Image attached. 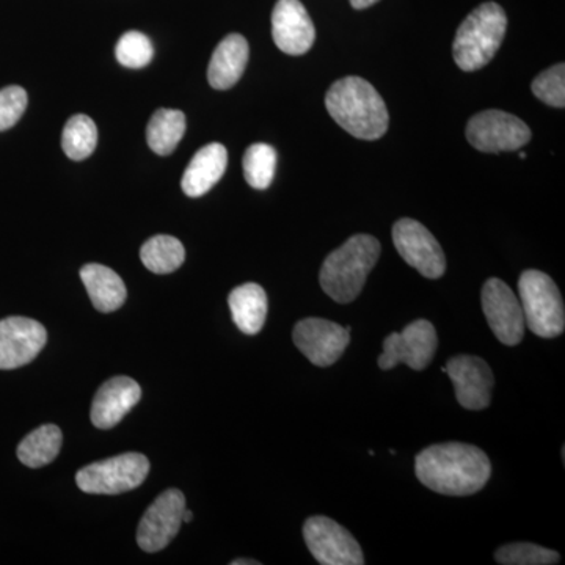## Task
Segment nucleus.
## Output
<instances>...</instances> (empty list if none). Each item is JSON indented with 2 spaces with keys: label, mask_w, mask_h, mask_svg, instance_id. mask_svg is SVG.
Segmentation results:
<instances>
[{
  "label": "nucleus",
  "mask_w": 565,
  "mask_h": 565,
  "mask_svg": "<svg viewBox=\"0 0 565 565\" xmlns=\"http://www.w3.org/2000/svg\"><path fill=\"white\" fill-rule=\"evenodd\" d=\"M230 310L237 329L245 334L262 332L267 318V294L256 282H245L228 296Z\"/></svg>",
  "instance_id": "nucleus-21"
},
{
  "label": "nucleus",
  "mask_w": 565,
  "mask_h": 565,
  "mask_svg": "<svg viewBox=\"0 0 565 565\" xmlns=\"http://www.w3.org/2000/svg\"><path fill=\"white\" fill-rule=\"evenodd\" d=\"M46 329L33 319L13 318L0 321V370H17L33 362L46 345Z\"/></svg>",
  "instance_id": "nucleus-15"
},
{
  "label": "nucleus",
  "mask_w": 565,
  "mask_h": 565,
  "mask_svg": "<svg viewBox=\"0 0 565 565\" xmlns=\"http://www.w3.org/2000/svg\"><path fill=\"white\" fill-rule=\"evenodd\" d=\"M262 563H259V561H255V559H236V561H233L232 565H259Z\"/></svg>",
  "instance_id": "nucleus-32"
},
{
  "label": "nucleus",
  "mask_w": 565,
  "mask_h": 565,
  "mask_svg": "<svg viewBox=\"0 0 565 565\" xmlns=\"http://www.w3.org/2000/svg\"><path fill=\"white\" fill-rule=\"evenodd\" d=\"M273 36L278 50L303 55L313 47L316 29L300 0H278L273 13Z\"/></svg>",
  "instance_id": "nucleus-16"
},
{
  "label": "nucleus",
  "mask_w": 565,
  "mask_h": 565,
  "mask_svg": "<svg viewBox=\"0 0 565 565\" xmlns=\"http://www.w3.org/2000/svg\"><path fill=\"white\" fill-rule=\"evenodd\" d=\"M140 259L151 273L172 274L184 263V245L177 237L159 234L141 245Z\"/></svg>",
  "instance_id": "nucleus-24"
},
{
  "label": "nucleus",
  "mask_w": 565,
  "mask_h": 565,
  "mask_svg": "<svg viewBox=\"0 0 565 565\" xmlns=\"http://www.w3.org/2000/svg\"><path fill=\"white\" fill-rule=\"evenodd\" d=\"M228 166V151L221 143H210L193 156L191 163L182 174V192L192 199H199L211 191L225 174Z\"/></svg>",
  "instance_id": "nucleus-18"
},
{
  "label": "nucleus",
  "mask_w": 565,
  "mask_h": 565,
  "mask_svg": "<svg viewBox=\"0 0 565 565\" xmlns=\"http://www.w3.org/2000/svg\"><path fill=\"white\" fill-rule=\"evenodd\" d=\"M381 243L370 234H355L345 241L322 264L319 282L323 292L334 302H353L381 258Z\"/></svg>",
  "instance_id": "nucleus-3"
},
{
  "label": "nucleus",
  "mask_w": 565,
  "mask_h": 565,
  "mask_svg": "<svg viewBox=\"0 0 565 565\" xmlns=\"http://www.w3.org/2000/svg\"><path fill=\"white\" fill-rule=\"evenodd\" d=\"M481 302L494 337L504 345L522 343L525 315L514 291L500 278H490L482 288Z\"/></svg>",
  "instance_id": "nucleus-11"
},
{
  "label": "nucleus",
  "mask_w": 565,
  "mask_h": 565,
  "mask_svg": "<svg viewBox=\"0 0 565 565\" xmlns=\"http://www.w3.org/2000/svg\"><path fill=\"white\" fill-rule=\"evenodd\" d=\"M351 327L321 318L302 319L294 327L292 340L316 366H332L351 343Z\"/></svg>",
  "instance_id": "nucleus-12"
},
{
  "label": "nucleus",
  "mask_w": 565,
  "mask_h": 565,
  "mask_svg": "<svg viewBox=\"0 0 565 565\" xmlns=\"http://www.w3.org/2000/svg\"><path fill=\"white\" fill-rule=\"evenodd\" d=\"M81 278L96 310L111 313L120 310L128 291L120 275L103 264H87L82 267Z\"/></svg>",
  "instance_id": "nucleus-20"
},
{
  "label": "nucleus",
  "mask_w": 565,
  "mask_h": 565,
  "mask_svg": "<svg viewBox=\"0 0 565 565\" xmlns=\"http://www.w3.org/2000/svg\"><path fill=\"white\" fill-rule=\"evenodd\" d=\"M520 305L527 329L541 338H556L565 329L563 296L552 277L541 270H526L519 280Z\"/></svg>",
  "instance_id": "nucleus-5"
},
{
  "label": "nucleus",
  "mask_w": 565,
  "mask_h": 565,
  "mask_svg": "<svg viewBox=\"0 0 565 565\" xmlns=\"http://www.w3.org/2000/svg\"><path fill=\"white\" fill-rule=\"evenodd\" d=\"M248 62V43L239 33L225 36L215 47L207 81L215 90H228L243 77Z\"/></svg>",
  "instance_id": "nucleus-19"
},
{
  "label": "nucleus",
  "mask_w": 565,
  "mask_h": 565,
  "mask_svg": "<svg viewBox=\"0 0 565 565\" xmlns=\"http://www.w3.org/2000/svg\"><path fill=\"white\" fill-rule=\"evenodd\" d=\"M508 18L498 3L486 2L468 14L452 44L457 66L463 71L484 68L503 43Z\"/></svg>",
  "instance_id": "nucleus-4"
},
{
  "label": "nucleus",
  "mask_w": 565,
  "mask_h": 565,
  "mask_svg": "<svg viewBox=\"0 0 565 565\" xmlns=\"http://www.w3.org/2000/svg\"><path fill=\"white\" fill-rule=\"evenodd\" d=\"M278 156L274 147L267 143H255L244 154L245 181L253 189L264 191L273 184L277 170Z\"/></svg>",
  "instance_id": "nucleus-26"
},
{
  "label": "nucleus",
  "mask_w": 565,
  "mask_h": 565,
  "mask_svg": "<svg viewBox=\"0 0 565 565\" xmlns=\"http://www.w3.org/2000/svg\"><path fill=\"white\" fill-rule=\"evenodd\" d=\"M28 93L18 85L0 90V132L13 128L28 109Z\"/></svg>",
  "instance_id": "nucleus-30"
},
{
  "label": "nucleus",
  "mask_w": 565,
  "mask_h": 565,
  "mask_svg": "<svg viewBox=\"0 0 565 565\" xmlns=\"http://www.w3.org/2000/svg\"><path fill=\"white\" fill-rule=\"evenodd\" d=\"M379 0H351V6L355 10H364L370 9V7L375 6Z\"/></svg>",
  "instance_id": "nucleus-31"
},
{
  "label": "nucleus",
  "mask_w": 565,
  "mask_h": 565,
  "mask_svg": "<svg viewBox=\"0 0 565 565\" xmlns=\"http://www.w3.org/2000/svg\"><path fill=\"white\" fill-rule=\"evenodd\" d=\"M393 243L404 262L418 270L423 277L437 280L445 274L444 248L422 223L414 218H401L394 223Z\"/></svg>",
  "instance_id": "nucleus-10"
},
{
  "label": "nucleus",
  "mask_w": 565,
  "mask_h": 565,
  "mask_svg": "<svg viewBox=\"0 0 565 565\" xmlns=\"http://www.w3.org/2000/svg\"><path fill=\"white\" fill-rule=\"evenodd\" d=\"M98 143V129L87 115H74L66 121L62 134V148L73 161L90 158Z\"/></svg>",
  "instance_id": "nucleus-25"
},
{
  "label": "nucleus",
  "mask_w": 565,
  "mask_h": 565,
  "mask_svg": "<svg viewBox=\"0 0 565 565\" xmlns=\"http://www.w3.org/2000/svg\"><path fill=\"white\" fill-rule=\"evenodd\" d=\"M437 345L438 338L433 323L418 319L408 323L403 332H394L385 338L379 367L388 371L404 363L414 371L426 370L433 362Z\"/></svg>",
  "instance_id": "nucleus-9"
},
{
  "label": "nucleus",
  "mask_w": 565,
  "mask_h": 565,
  "mask_svg": "<svg viewBox=\"0 0 565 565\" xmlns=\"http://www.w3.org/2000/svg\"><path fill=\"white\" fill-rule=\"evenodd\" d=\"M192 519H193L192 512L188 511V509H184V512H182V522L191 523Z\"/></svg>",
  "instance_id": "nucleus-33"
},
{
  "label": "nucleus",
  "mask_w": 565,
  "mask_h": 565,
  "mask_svg": "<svg viewBox=\"0 0 565 565\" xmlns=\"http://www.w3.org/2000/svg\"><path fill=\"white\" fill-rule=\"evenodd\" d=\"M115 55H117V61L126 68L139 70L150 65L152 57H154V47H152L151 40L145 33L131 31L126 32L118 40Z\"/></svg>",
  "instance_id": "nucleus-28"
},
{
  "label": "nucleus",
  "mask_w": 565,
  "mask_h": 565,
  "mask_svg": "<svg viewBox=\"0 0 565 565\" xmlns=\"http://www.w3.org/2000/svg\"><path fill=\"white\" fill-rule=\"evenodd\" d=\"M185 498L178 489L159 494L141 516L137 527V544L147 553L161 552L180 533Z\"/></svg>",
  "instance_id": "nucleus-13"
},
{
  "label": "nucleus",
  "mask_w": 565,
  "mask_h": 565,
  "mask_svg": "<svg viewBox=\"0 0 565 565\" xmlns=\"http://www.w3.org/2000/svg\"><path fill=\"white\" fill-rule=\"evenodd\" d=\"M303 539L311 555L322 565H363L362 546L340 523L316 515L305 522Z\"/></svg>",
  "instance_id": "nucleus-7"
},
{
  "label": "nucleus",
  "mask_w": 565,
  "mask_h": 565,
  "mask_svg": "<svg viewBox=\"0 0 565 565\" xmlns=\"http://www.w3.org/2000/svg\"><path fill=\"white\" fill-rule=\"evenodd\" d=\"M467 139L482 152L516 151L531 140V129L508 111L486 110L468 121Z\"/></svg>",
  "instance_id": "nucleus-8"
},
{
  "label": "nucleus",
  "mask_w": 565,
  "mask_h": 565,
  "mask_svg": "<svg viewBox=\"0 0 565 565\" xmlns=\"http://www.w3.org/2000/svg\"><path fill=\"white\" fill-rule=\"evenodd\" d=\"M62 430L55 424H44L32 430L18 446V459L25 467L41 468L54 462L62 448Z\"/></svg>",
  "instance_id": "nucleus-22"
},
{
  "label": "nucleus",
  "mask_w": 565,
  "mask_h": 565,
  "mask_svg": "<svg viewBox=\"0 0 565 565\" xmlns=\"http://www.w3.org/2000/svg\"><path fill=\"white\" fill-rule=\"evenodd\" d=\"M150 473V460L139 452L99 460L77 471V487L85 493L120 494L143 484Z\"/></svg>",
  "instance_id": "nucleus-6"
},
{
  "label": "nucleus",
  "mask_w": 565,
  "mask_h": 565,
  "mask_svg": "<svg viewBox=\"0 0 565 565\" xmlns=\"http://www.w3.org/2000/svg\"><path fill=\"white\" fill-rule=\"evenodd\" d=\"M184 132L185 115L181 110L159 109L148 122V145L156 154L169 156L177 150Z\"/></svg>",
  "instance_id": "nucleus-23"
},
{
  "label": "nucleus",
  "mask_w": 565,
  "mask_h": 565,
  "mask_svg": "<svg viewBox=\"0 0 565 565\" xmlns=\"http://www.w3.org/2000/svg\"><path fill=\"white\" fill-rule=\"evenodd\" d=\"M494 559L503 565H552L559 563L561 556L545 546L516 542L501 546L494 553Z\"/></svg>",
  "instance_id": "nucleus-27"
},
{
  "label": "nucleus",
  "mask_w": 565,
  "mask_h": 565,
  "mask_svg": "<svg viewBox=\"0 0 565 565\" xmlns=\"http://www.w3.org/2000/svg\"><path fill=\"white\" fill-rule=\"evenodd\" d=\"M535 98L541 99L546 106L564 109L565 106V65L552 66L535 77L531 85Z\"/></svg>",
  "instance_id": "nucleus-29"
},
{
  "label": "nucleus",
  "mask_w": 565,
  "mask_h": 565,
  "mask_svg": "<svg viewBox=\"0 0 565 565\" xmlns=\"http://www.w3.org/2000/svg\"><path fill=\"white\" fill-rule=\"evenodd\" d=\"M415 473L423 486L446 497H468L484 489L492 463L478 446L433 445L416 456Z\"/></svg>",
  "instance_id": "nucleus-1"
},
{
  "label": "nucleus",
  "mask_w": 565,
  "mask_h": 565,
  "mask_svg": "<svg viewBox=\"0 0 565 565\" xmlns=\"http://www.w3.org/2000/svg\"><path fill=\"white\" fill-rule=\"evenodd\" d=\"M445 373L451 379L457 403L467 411H484L492 401L494 377L489 363L476 355H457L449 360Z\"/></svg>",
  "instance_id": "nucleus-14"
},
{
  "label": "nucleus",
  "mask_w": 565,
  "mask_h": 565,
  "mask_svg": "<svg viewBox=\"0 0 565 565\" xmlns=\"http://www.w3.org/2000/svg\"><path fill=\"white\" fill-rule=\"evenodd\" d=\"M326 107L345 132L362 140H377L388 131L385 102L370 82L349 76L334 82L326 96Z\"/></svg>",
  "instance_id": "nucleus-2"
},
{
  "label": "nucleus",
  "mask_w": 565,
  "mask_h": 565,
  "mask_svg": "<svg viewBox=\"0 0 565 565\" xmlns=\"http://www.w3.org/2000/svg\"><path fill=\"white\" fill-rule=\"evenodd\" d=\"M141 397L140 385L131 377L104 382L93 399L90 418L98 429H111L132 411Z\"/></svg>",
  "instance_id": "nucleus-17"
}]
</instances>
